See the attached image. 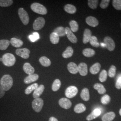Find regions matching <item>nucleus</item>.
Listing matches in <instances>:
<instances>
[{"label":"nucleus","instance_id":"nucleus-24","mask_svg":"<svg viewBox=\"0 0 121 121\" xmlns=\"http://www.w3.org/2000/svg\"><path fill=\"white\" fill-rule=\"evenodd\" d=\"M86 110V106L84 105V104L82 103H79L76 104L74 108V111L77 113H80L84 112Z\"/></svg>","mask_w":121,"mask_h":121},{"label":"nucleus","instance_id":"nucleus-40","mask_svg":"<svg viewBox=\"0 0 121 121\" xmlns=\"http://www.w3.org/2000/svg\"><path fill=\"white\" fill-rule=\"evenodd\" d=\"M116 73V67L115 65H112L108 70V75L109 77L113 78L115 76Z\"/></svg>","mask_w":121,"mask_h":121},{"label":"nucleus","instance_id":"nucleus-37","mask_svg":"<svg viewBox=\"0 0 121 121\" xmlns=\"http://www.w3.org/2000/svg\"><path fill=\"white\" fill-rule=\"evenodd\" d=\"M108 73L106 70L103 69L101 72L100 73L99 75V79L101 82H104L107 78Z\"/></svg>","mask_w":121,"mask_h":121},{"label":"nucleus","instance_id":"nucleus-39","mask_svg":"<svg viewBox=\"0 0 121 121\" xmlns=\"http://www.w3.org/2000/svg\"><path fill=\"white\" fill-rule=\"evenodd\" d=\"M13 3L12 0H0V6L8 7Z\"/></svg>","mask_w":121,"mask_h":121},{"label":"nucleus","instance_id":"nucleus-30","mask_svg":"<svg viewBox=\"0 0 121 121\" xmlns=\"http://www.w3.org/2000/svg\"><path fill=\"white\" fill-rule=\"evenodd\" d=\"M53 32L56 33L59 37L64 36L66 35L65 28L63 26H58L54 29Z\"/></svg>","mask_w":121,"mask_h":121},{"label":"nucleus","instance_id":"nucleus-23","mask_svg":"<svg viewBox=\"0 0 121 121\" xmlns=\"http://www.w3.org/2000/svg\"><path fill=\"white\" fill-rule=\"evenodd\" d=\"M100 68L101 65L99 62H96L90 67V72L92 74H96L99 72Z\"/></svg>","mask_w":121,"mask_h":121},{"label":"nucleus","instance_id":"nucleus-16","mask_svg":"<svg viewBox=\"0 0 121 121\" xmlns=\"http://www.w3.org/2000/svg\"><path fill=\"white\" fill-rule=\"evenodd\" d=\"M23 69L25 73L28 75L32 74L35 72L34 68L28 62H26L24 64L23 66Z\"/></svg>","mask_w":121,"mask_h":121},{"label":"nucleus","instance_id":"nucleus-9","mask_svg":"<svg viewBox=\"0 0 121 121\" xmlns=\"http://www.w3.org/2000/svg\"><path fill=\"white\" fill-rule=\"evenodd\" d=\"M16 54L23 59H27L29 57L30 51L26 48H18L16 50Z\"/></svg>","mask_w":121,"mask_h":121},{"label":"nucleus","instance_id":"nucleus-17","mask_svg":"<svg viewBox=\"0 0 121 121\" xmlns=\"http://www.w3.org/2000/svg\"><path fill=\"white\" fill-rule=\"evenodd\" d=\"M44 86L43 85H40L34 91L33 93V97L34 99L39 98V97L41 95L44 90Z\"/></svg>","mask_w":121,"mask_h":121},{"label":"nucleus","instance_id":"nucleus-29","mask_svg":"<svg viewBox=\"0 0 121 121\" xmlns=\"http://www.w3.org/2000/svg\"><path fill=\"white\" fill-rule=\"evenodd\" d=\"M64 10L65 12L70 14L75 13L77 11L75 6L71 4H66L64 7Z\"/></svg>","mask_w":121,"mask_h":121},{"label":"nucleus","instance_id":"nucleus-35","mask_svg":"<svg viewBox=\"0 0 121 121\" xmlns=\"http://www.w3.org/2000/svg\"><path fill=\"white\" fill-rule=\"evenodd\" d=\"M61 86V82L59 79H55L52 84V89L53 91H58Z\"/></svg>","mask_w":121,"mask_h":121},{"label":"nucleus","instance_id":"nucleus-15","mask_svg":"<svg viewBox=\"0 0 121 121\" xmlns=\"http://www.w3.org/2000/svg\"><path fill=\"white\" fill-rule=\"evenodd\" d=\"M38 79L39 75L37 74L33 73L26 77L24 79V82L25 84H29L37 81Z\"/></svg>","mask_w":121,"mask_h":121},{"label":"nucleus","instance_id":"nucleus-34","mask_svg":"<svg viewBox=\"0 0 121 121\" xmlns=\"http://www.w3.org/2000/svg\"><path fill=\"white\" fill-rule=\"evenodd\" d=\"M89 42L91 46L95 48H98L100 45L98 39L97 38V37L94 35L91 36V39L89 40Z\"/></svg>","mask_w":121,"mask_h":121},{"label":"nucleus","instance_id":"nucleus-32","mask_svg":"<svg viewBox=\"0 0 121 121\" xmlns=\"http://www.w3.org/2000/svg\"><path fill=\"white\" fill-rule=\"evenodd\" d=\"M10 41L7 39L0 40V50H6L9 47L10 44Z\"/></svg>","mask_w":121,"mask_h":121},{"label":"nucleus","instance_id":"nucleus-18","mask_svg":"<svg viewBox=\"0 0 121 121\" xmlns=\"http://www.w3.org/2000/svg\"><path fill=\"white\" fill-rule=\"evenodd\" d=\"M92 33L91 30L89 29H86L83 32V43L84 44L87 43L89 42V40L91 39L92 36Z\"/></svg>","mask_w":121,"mask_h":121},{"label":"nucleus","instance_id":"nucleus-10","mask_svg":"<svg viewBox=\"0 0 121 121\" xmlns=\"http://www.w3.org/2000/svg\"><path fill=\"white\" fill-rule=\"evenodd\" d=\"M58 104L62 108L69 109L72 106V103L69 99L66 98H61L59 99Z\"/></svg>","mask_w":121,"mask_h":121},{"label":"nucleus","instance_id":"nucleus-38","mask_svg":"<svg viewBox=\"0 0 121 121\" xmlns=\"http://www.w3.org/2000/svg\"><path fill=\"white\" fill-rule=\"evenodd\" d=\"M99 0H88V5L91 9H96L98 4Z\"/></svg>","mask_w":121,"mask_h":121},{"label":"nucleus","instance_id":"nucleus-41","mask_svg":"<svg viewBox=\"0 0 121 121\" xmlns=\"http://www.w3.org/2000/svg\"><path fill=\"white\" fill-rule=\"evenodd\" d=\"M113 7L117 10H121V0H113L112 1Z\"/></svg>","mask_w":121,"mask_h":121},{"label":"nucleus","instance_id":"nucleus-4","mask_svg":"<svg viewBox=\"0 0 121 121\" xmlns=\"http://www.w3.org/2000/svg\"><path fill=\"white\" fill-rule=\"evenodd\" d=\"M18 13L22 23L24 25H27L29 22V16L28 13L23 8H20L18 10Z\"/></svg>","mask_w":121,"mask_h":121},{"label":"nucleus","instance_id":"nucleus-8","mask_svg":"<svg viewBox=\"0 0 121 121\" xmlns=\"http://www.w3.org/2000/svg\"><path fill=\"white\" fill-rule=\"evenodd\" d=\"M45 21L44 18L39 17L35 20L33 24V28L35 30H39L42 29L45 25Z\"/></svg>","mask_w":121,"mask_h":121},{"label":"nucleus","instance_id":"nucleus-13","mask_svg":"<svg viewBox=\"0 0 121 121\" xmlns=\"http://www.w3.org/2000/svg\"><path fill=\"white\" fill-rule=\"evenodd\" d=\"M78 70L79 74L82 76H85L88 73L87 65L85 63H80L78 65Z\"/></svg>","mask_w":121,"mask_h":121},{"label":"nucleus","instance_id":"nucleus-22","mask_svg":"<svg viewBox=\"0 0 121 121\" xmlns=\"http://www.w3.org/2000/svg\"><path fill=\"white\" fill-rule=\"evenodd\" d=\"M80 97L84 101H87L90 99L89 91L87 88H84L81 92Z\"/></svg>","mask_w":121,"mask_h":121},{"label":"nucleus","instance_id":"nucleus-21","mask_svg":"<svg viewBox=\"0 0 121 121\" xmlns=\"http://www.w3.org/2000/svg\"><path fill=\"white\" fill-rule=\"evenodd\" d=\"M115 113L113 112H107L102 117V121H112L115 118Z\"/></svg>","mask_w":121,"mask_h":121},{"label":"nucleus","instance_id":"nucleus-28","mask_svg":"<svg viewBox=\"0 0 121 121\" xmlns=\"http://www.w3.org/2000/svg\"><path fill=\"white\" fill-rule=\"evenodd\" d=\"M83 55L87 57H90L95 55V52L94 50L90 48H86L82 51Z\"/></svg>","mask_w":121,"mask_h":121},{"label":"nucleus","instance_id":"nucleus-19","mask_svg":"<svg viewBox=\"0 0 121 121\" xmlns=\"http://www.w3.org/2000/svg\"><path fill=\"white\" fill-rule=\"evenodd\" d=\"M67 69L71 73L76 74L78 72V66L75 63L71 62L67 65Z\"/></svg>","mask_w":121,"mask_h":121},{"label":"nucleus","instance_id":"nucleus-49","mask_svg":"<svg viewBox=\"0 0 121 121\" xmlns=\"http://www.w3.org/2000/svg\"><path fill=\"white\" fill-rule=\"evenodd\" d=\"M119 114H120V116H121V108L120 109V110H119Z\"/></svg>","mask_w":121,"mask_h":121},{"label":"nucleus","instance_id":"nucleus-6","mask_svg":"<svg viewBox=\"0 0 121 121\" xmlns=\"http://www.w3.org/2000/svg\"><path fill=\"white\" fill-rule=\"evenodd\" d=\"M78 92L77 87L74 86H70L68 87L65 91V95L68 98H72L75 96Z\"/></svg>","mask_w":121,"mask_h":121},{"label":"nucleus","instance_id":"nucleus-3","mask_svg":"<svg viewBox=\"0 0 121 121\" xmlns=\"http://www.w3.org/2000/svg\"><path fill=\"white\" fill-rule=\"evenodd\" d=\"M30 8L35 13L41 15H45L47 13V9L43 5L39 3H34L31 4Z\"/></svg>","mask_w":121,"mask_h":121},{"label":"nucleus","instance_id":"nucleus-7","mask_svg":"<svg viewBox=\"0 0 121 121\" xmlns=\"http://www.w3.org/2000/svg\"><path fill=\"white\" fill-rule=\"evenodd\" d=\"M104 43L106 48L109 51H112L115 48V43L113 39L109 36H106L104 38Z\"/></svg>","mask_w":121,"mask_h":121},{"label":"nucleus","instance_id":"nucleus-45","mask_svg":"<svg viewBox=\"0 0 121 121\" xmlns=\"http://www.w3.org/2000/svg\"><path fill=\"white\" fill-rule=\"evenodd\" d=\"M5 93V91L3 89V88L0 85V99L3 97Z\"/></svg>","mask_w":121,"mask_h":121},{"label":"nucleus","instance_id":"nucleus-48","mask_svg":"<svg viewBox=\"0 0 121 121\" xmlns=\"http://www.w3.org/2000/svg\"><path fill=\"white\" fill-rule=\"evenodd\" d=\"M48 121H58L57 119L56 118V117H51L49 119V120Z\"/></svg>","mask_w":121,"mask_h":121},{"label":"nucleus","instance_id":"nucleus-12","mask_svg":"<svg viewBox=\"0 0 121 121\" xmlns=\"http://www.w3.org/2000/svg\"><path fill=\"white\" fill-rule=\"evenodd\" d=\"M101 110L99 108H95L86 117L87 121H90L99 117L101 114Z\"/></svg>","mask_w":121,"mask_h":121},{"label":"nucleus","instance_id":"nucleus-20","mask_svg":"<svg viewBox=\"0 0 121 121\" xmlns=\"http://www.w3.org/2000/svg\"><path fill=\"white\" fill-rule=\"evenodd\" d=\"M10 43L11 45L15 48H20L23 44V42L22 40L16 38H12L10 39Z\"/></svg>","mask_w":121,"mask_h":121},{"label":"nucleus","instance_id":"nucleus-14","mask_svg":"<svg viewBox=\"0 0 121 121\" xmlns=\"http://www.w3.org/2000/svg\"><path fill=\"white\" fill-rule=\"evenodd\" d=\"M86 22L87 25L91 27H96L99 25V21L97 19L93 16H88L86 17Z\"/></svg>","mask_w":121,"mask_h":121},{"label":"nucleus","instance_id":"nucleus-51","mask_svg":"<svg viewBox=\"0 0 121 121\" xmlns=\"http://www.w3.org/2000/svg\"></svg>","mask_w":121,"mask_h":121},{"label":"nucleus","instance_id":"nucleus-46","mask_svg":"<svg viewBox=\"0 0 121 121\" xmlns=\"http://www.w3.org/2000/svg\"><path fill=\"white\" fill-rule=\"evenodd\" d=\"M29 38L32 42H35V41H36V39H35V36L33 35H30L29 36Z\"/></svg>","mask_w":121,"mask_h":121},{"label":"nucleus","instance_id":"nucleus-31","mask_svg":"<svg viewBox=\"0 0 121 121\" xmlns=\"http://www.w3.org/2000/svg\"><path fill=\"white\" fill-rule=\"evenodd\" d=\"M39 86L38 84L37 83H35L31 84L30 86H28L25 90V93L26 95H29L33 91L35 90Z\"/></svg>","mask_w":121,"mask_h":121},{"label":"nucleus","instance_id":"nucleus-36","mask_svg":"<svg viewBox=\"0 0 121 121\" xmlns=\"http://www.w3.org/2000/svg\"><path fill=\"white\" fill-rule=\"evenodd\" d=\"M70 30L73 32H76L78 30V25L77 22L74 20H71L69 22Z\"/></svg>","mask_w":121,"mask_h":121},{"label":"nucleus","instance_id":"nucleus-5","mask_svg":"<svg viewBox=\"0 0 121 121\" xmlns=\"http://www.w3.org/2000/svg\"><path fill=\"white\" fill-rule=\"evenodd\" d=\"M43 99L41 98L35 99L32 102V107L33 109L36 112H39L41 111L43 106Z\"/></svg>","mask_w":121,"mask_h":121},{"label":"nucleus","instance_id":"nucleus-25","mask_svg":"<svg viewBox=\"0 0 121 121\" xmlns=\"http://www.w3.org/2000/svg\"><path fill=\"white\" fill-rule=\"evenodd\" d=\"M73 49L70 46H68L62 53V56L65 58H68L72 56L73 54Z\"/></svg>","mask_w":121,"mask_h":121},{"label":"nucleus","instance_id":"nucleus-27","mask_svg":"<svg viewBox=\"0 0 121 121\" xmlns=\"http://www.w3.org/2000/svg\"><path fill=\"white\" fill-rule=\"evenodd\" d=\"M93 87L95 89L98 91L99 94H104L106 92V90L104 86H103V85L100 83H95L94 84Z\"/></svg>","mask_w":121,"mask_h":121},{"label":"nucleus","instance_id":"nucleus-43","mask_svg":"<svg viewBox=\"0 0 121 121\" xmlns=\"http://www.w3.org/2000/svg\"><path fill=\"white\" fill-rule=\"evenodd\" d=\"M109 2H110L109 0H102L100 4V8L103 9L107 8L108 6Z\"/></svg>","mask_w":121,"mask_h":121},{"label":"nucleus","instance_id":"nucleus-42","mask_svg":"<svg viewBox=\"0 0 121 121\" xmlns=\"http://www.w3.org/2000/svg\"><path fill=\"white\" fill-rule=\"evenodd\" d=\"M111 101V98L108 95H105L101 98V102L104 105L108 104Z\"/></svg>","mask_w":121,"mask_h":121},{"label":"nucleus","instance_id":"nucleus-2","mask_svg":"<svg viewBox=\"0 0 121 121\" xmlns=\"http://www.w3.org/2000/svg\"><path fill=\"white\" fill-rule=\"evenodd\" d=\"M2 62L6 66L10 67L14 65L16 62V58L11 53H7L3 55L2 57Z\"/></svg>","mask_w":121,"mask_h":121},{"label":"nucleus","instance_id":"nucleus-44","mask_svg":"<svg viewBox=\"0 0 121 121\" xmlns=\"http://www.w3.org/2000/svg\"><path fill=\"white\" fill-rule=\"evenodd\" d=\"M115 87L118 89H121V76L117 78L115 84Z\"/></svg>","mask_w":121,"mask_h":121},{"label":"nucleus","instance_id":"nucleus-26","mask_svg":"<svg viewBox=\"0 0 121 121\" xmlns=\"http://www.w3.org/2000/svg\"><path fill=\"white\" fill-rule=\"evenodd\" d=\"M39 62L41 65L44 67H48L51 64V60L45 56H41L39 59Z\"/></svg>","mask_w":121,"mask_h":121},{"label":"nucleus","instance_id":"nucleus-50","mask_svg":"<svg viewBox=\"0 0 121 121\" xmlns=\"http://www.w3.org/2000/svg\"><path fill=\"white\" fill-rule=\"evenodd\" d=\"M0 61H2V58H0Z\"/></svg>","mask_w":121,"mask_h":121},{"label":"nucleus","instance_id":"nucleus-11","mask_svg":"<svg viewBox=\"0 0 121 121\" xmlns=\"http://www.w3.org/2000/svg\"><path fill=\"white\" fill-rule=\"evenodd\" d=\"M65 30L66 35L69 41L72 43H76L78 41L77 38L74 34H73V32L68 27H66L65 28Z\"/></svg>","mask_w":121,"mask_h":121},{"label":"nucleus","instance_id":"nucleus-52","mask_svg":"<svg viewBox=\"0 0 121 121\" xmlns=\"http://www.w3.org/2000/svg\"></svg>","mask_w":121,"mask_h":121},{"label":"nucleus","instance_id":"nucleus-33","mask_svg":"<svg viewBox=\"0 0 121 121\" xmlns=\"http://www.w3.org/2000/svg\"><path fill=\"white\" fill-rule=\"evenodd\" d=\"M59 36L54 32H52L50 35V40L51 42L53 44H56L59 43Z\"/></svg>","mask_w":121,"mask_h":121},{"label":"nucleus","instance_id":"nucleus-47","mask_svg":"<svg viewBox=\"0 0 121 121\" xmlns=\"http://www.w3.org/2000/svg\"><path fill=\"white\" fill-rule=\"evenodd\" d=\"M32 35H33L35 36V39L37 40H38L39 38V33L37 32H34L33 33Z\"/></svg>","mask_w":121,"mask_h":121},{"label":"nucleus","instance_id":"nucleus-1","mask_svg":"<svg viewBox=\"0 0 121 121\" xmlns=\"http://www.w3.org/2000/svg\"><path fill=\"white\" fill-rule=\"evenodd\" d=\"M13 79L9 74H5L1 78L0 85L5 91H9L13 86Z\"/></svg>","mask_w":121,"mask_h":121}]
</instances>
